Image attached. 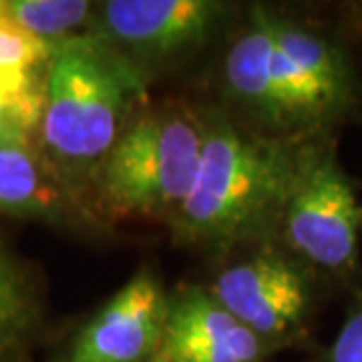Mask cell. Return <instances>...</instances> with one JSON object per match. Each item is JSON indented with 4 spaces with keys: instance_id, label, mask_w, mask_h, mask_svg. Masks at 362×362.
<instances>
[{
    "instance_id": "obj_1",
    "label": "cell",
    "mask_w": 362,
    "mask_h": 362,
    "mask_svg": "<svg viewBox=\"0 0 362 362\" xmlns=\"http://www.w3.org/2000/svg\"><path fill=\"white\" fill-rule=\"evenodd\" d=\"M298 163L284 143L211 123L194 187L175 211L180 232L206 244L256 235L284 211Z\"/></svg>"
},
{
    "instance_id": "obj_2",
    "label": "cell",
    "mask_w": 362,
    "mask_h": 362,
    "mask_svg": "<svg viewBox=\"0 0 362 362\" xmlns=\"http://www.w3.org/2000/svg\"><path fill=\"white\" fill-rule=\"evenodd\" d=\"M143 93L137 69L101 39L71 37L51 45L40 127L52 153L85 163L107 156L121 121Z\"/></svg>"
},
{
    "instance_id": "obj_3",
    "label": "cell",
    "mask_w": 362,
    "mask_h": 362,
    "mask_svg": "<svg viewBox=\"0 0 362 362\" xmlns=\"http://www.w3.org/2000/svg\"><path fill=\"white\" fill-rule=\"evenodd\" d=\"M206 127L183 113L131 123L105 156L101 187L119 214L180 209L194 187Z\"/></svg>"
},
{
    "instance_id": "obj_4",
    "label": "cell",
    "mask_w": 362,
    "mask_h": 362,
    "mask_svg": "<svg viewBox=\"0 0 362 362\" xmlns=\"http://www.w3.org/2000/svg\"><path fill=\"white\" fill-rule=\"evenodd\" d=\"M282 218L288 242L304 258L330 270L352 264L361 209L332 156L300 159Z\"/></svg>"
},
{
    "instance_id": "obj_5",
    "label": "cell",
    "mask_w": 362,
    "mask_h": 362,
    "mask_svg": "<svg viewBox=\"0 0 362 362\" xmlns=\"http://www.w3.org/2000/svg\"><path fill=\"white\" fill-rule=\"evenodd\" d=\"M168 300L139 274L81 328L61 362H151L161 344Z\"/></svg>"
},
{
    "instance_id": "obj_6",
    "label": "cell",
    "mask_w": 362,
    "mask_h": 362,
    "mask_svg": "<svg viewBox=\"0 0 362 362\" xmlns=\"http://www.w3.org/2000/svg\"><path fill=\"white\" fill-rule=\"evenodd\" d=\"M211 294L262 342L296 328L310 298L302 274L278 256H258L221 272Z\"/></svg>"
},
{
    "instance_id": "obj_7",
    "label": "cell",
    "mask_w": 362,
    "mask_h": 362,
    "mask_svg": "<svg viewBox=\"0 0 362 362\" xmlns=\"http://www.w3.org/2000/svg\"><path fill=\"white\" fill-rule=\"evenodd\" d=\"M264 342L214 294L189 288L168 300L161 344L151 362H258Z\"/></svg>"
},
{
    "instance_id": "obj_8",
    "label": "cell",
    "mask_w": 362,
    "mask_h": 362,
    "mask_svg": "<svg viewBox=\"0 0 362 362\" xmlns=\"http://www.w3.org/2000/svg\"><path fill=\"white\" fill-rule=\"evenodd\" d=\"M220 6L206 0H111L101 6L109 39L139 52H175L206 39Z\"/></svg>"
},
{
    "instance_id": "obj_9",
    "label": "cell",
    "mask_w": 362,
    "mask_h": 362,
    "mask_svg": "<svg viewBox=\"0 0 362 362\" xmlns=\"http://www.w3.org/2000/svg\"><path fill=\"white\" fill-rule=\"evenodd\" d=\"M272 39L268 14H259L254 26L235 40L226 61V78L233 97L264 121L282 125L272 87Z\"/></svg>"
},
{
    "instance_id": "obj_10",
    "label": "cell",
    "mask_w": 362,
    "mask_h": 362,
    "mask_svg": "<svg viewBox=\"0 0 362 362\" xmlns=\"http://www.w3.org/2000/svg\"><path fill=\"white\" fill-rule=\"evenodd\" d=\"M270 21V30L274 45L322 90V95L332 105H337L346 89L344 71L330 45L320 37L312 35L300 26L288 25L278 18Z\"/></svg>"
},
{
    "instance_id": "obj_11",
    "label": "cell",
    "mask_w": 362,
    "mask_h": 362,
    "mask_svg": "<svg viewBox=\"0 0 362 362\" xmlns=\"http://www.w3.org/2000/svg\"><path fill=\"white\" fill-rule=\"evenodd\" d=\"M59 204V192L28 151L0 149V209L45 214Z\"/></svg>"
},
{
    "instance_id": "obj_12",
    "label": "cell",
    "mask_w": 362,
    "mask_h": 362,
    "mask_svg": "<svg viewBox=\"0 0 362 362\" xmlns=\"http://www.w3.org/2000/svg\"><path fill=\"white\" fill-rule=\"evenodd\" d=\"M90 4L83 0H16L4 2L2 16L28 35L54 45L89 21Z\"/></svg>"
},
{
    "instance_id": "obj_13",
    "label": "cell",
    "mask_w": 362,
    "mask_h": 362,
    "mask_svg": "<svg viewBox=\"0 0 362 362\" xmlns=\"http://www.w3.org/2000/svg\"><path fill=\"white\" fill-rule=\"evenodd\" d=\"M40 109L42 90L35 87L33 73H0V149L26 151Z\"/></svg>"
},
{
    "instance_id": "obj_14",
    "label": "cell",
    "mask_w": 362,
    "mask_h": 362,
    "mask_svg": "<svg viewBox=\"0 0 362 362\" xmlns=\"http://www.w3.org/2000/svg\"><path fill=\"white\" fill-rule=\"evenodd\" d=\"M28 330V298L18 274L0 252V362H16Z\"/></svg>"
},
{
    "instance_id": "obj_15",
    "label": "cell",
    "mask_w": 362,
    "mask_h": 362,
    "mask_svg": "<svg viewBox=\"0 0 362 362\" xmlns=\"http://www.w3.org/2000/svg\"><path fill=\"white\" fill-rule=\"evenodd\" d=\"M51 45L14 26L0 14V73H35L40 61H49Z\"/></svg>"
},
{
    "instance_id": "obj_16",
    "label": "cell",
    "mask_w": 362,
    "mask_h": 362,
    "mask_svg": "<svg viewBox=\"0 0 362 362\" xmlns=\"http://www.w3.org/2000/svg\"><path fill=\"white\" fill-rule=\"evenodd\" d=\"M330 362H362V308L340 328L330 352Z\"/></svg>"
}]
</instances>
